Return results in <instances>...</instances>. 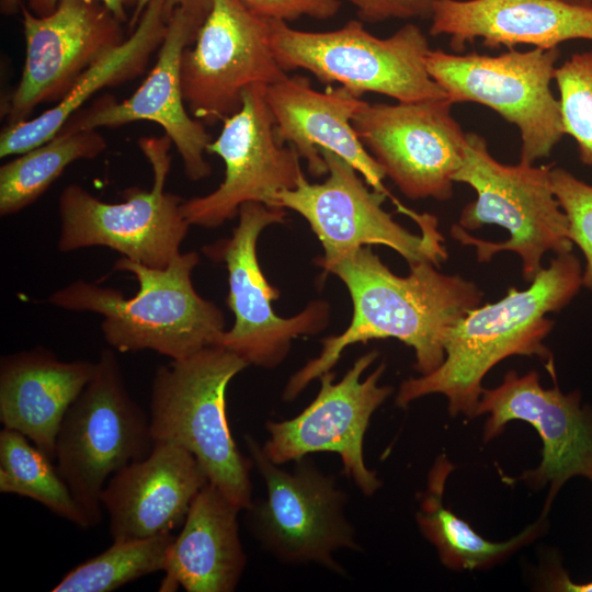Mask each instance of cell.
<instances>
[{
    "label": "cell",
    "instance_id": "cell-22",
    "mask_svg": "<svg viewBox=\"0 0 592 592\" xmlns=\"http://www.w3.org/2000/svg\"><path fill=\"white\" fill-rule=\"evenodd\" d=\"M430 19V35H449L455 53L477 38L491 49L519 44L550 49L567 41H592V7L559 0H437Z\"/></svg>",
    "mask_w": 592,
    "mask_h": 592
},
{
    "label": "cell",
    "instance_id": "cell-8",
    "mask_svg": "<svg viewBox=\"0 0 592 592\" xmlns=\"http://www.w3.org/2000/svg\"><path fill=\"white\" fill-rule=\"evenodd\" d=\"M152 446L149 415L132 398L115 351L102 350L92 378L61 421L54 457L92 527L102 520L109 479Z\"/></svg>",
    "mask_w": 592,
    "mask_h": 592
},
{
    "label": "cell",
    "instance_id": "cell-37",
    "mask_svg": "<svg viewBox=\"0 0 592 592\" xmlns=\"http://www.w3.org/2000/svg\"><path fill=\"white\" fill-rule=\"evenodd\" d=\"M21 0H2V12L5 14L14 13L21 7Z\"/></svg>",
    "mask_w": 592,
    "mask_h": 592
},
{
    "label": "cell",
    "instance_id": "cell-9",
    "mask_svg": "<svg viewBox=\"0 0 592 592\" xmlns=\"http://www.w3.org/2000/svg\"><path fill=\"white\" fill-rule=\"evenodd\" d=\"M171 145L166 134L139 138L152 185L124 190L119 203L103 202L79 184L67 185L58 200V250L106 247L151 267L167 266L181 252L191 226L182 213L184 200L166 191Z\"/></svg>",
    "mask_w": 592,
    "mask_h": 592
},
{
    "label": "cell",
    "instance_id": "cell-33",
    "mask_svg": "<svg viewBox=\"0 0 592 592\" xmlns=\"http://www.w3.org/2000/svg\"><path fill=\"white\" fill-rule=\"evenodd\" d=\"M350 3L358 20L379 23L390 19L431 18L437 0H340Z\"/></svg>",
    "mask_w": 592,
    "mask_h": 592
},
{
    "label": "cell",
    "instance_id": "cell-36",
    "mask_svg": "<svg viewBox=\"0 0 592 592\" xmlns=\"http://www.w3.org/2000/svg\"><path fill=\"white\" fill-rule=\"evenodd\" d=\"M547 587L554 591L592 592V581L587 583L572 582L562 570H555L547 579Z\"/></svg>",
    "mask_w": 592,
    "mask_h": 592
},
{
    "label": "cell",
    "instance_id": "cell-2",
    "mask_svg": "<svg viewBox=\"0 0 592 592\" xmlns=\"http://www.w3.org/2000/svg\"><path fill=\"white\" fill-rule=\"evenodd\" d=\"M582 267L576 254H556L523 291L511 286L496 303L469 310L451 330L445 356L433 372L403 380L395 402L405 408L429 395L447 399L451 415L474 418L482 380L501 361L537 356L550 376L554 357L544 340L554 327L546 315L570 304L582 287Z\"/></svg>",
    "mask_w": 592,
    "mask_h": 592
},
{
    "label": "cell",
    "instance_id": "cell-3",
    "mask_svg": "<svg viewBox=\"0 0 592 592\" xmlns=\"http://www.w3.org/2000/svg\"><path fill=\"white\" fill-rule=\"evenodd\" d=\"M200 263L195 251L180 252L167 266L151 267L124 257L113 266L130 273L138 292L122 291L77 280L54 292L48 301L66 310L103 317L105 342L121 353L144 350L180 361L213 345L225 332V317L194 288L192 273Z\"/></svg>",
    "mask_w": 592,
    "mask_h": 592
},
{
    "label": "cell",
    "instance_id": "cell-1",
    "mask_svg": "<svg viewBox=\"0 0 592 592\" xmlns=\"http://www.w3.org/2000/svg\"><path fill=\"white\" fill-rule=\"evenodd\" d=\"M316 263L344 283L353 316L341 334L322 339L319 355L291 376L283 391L286 401L332 371L348 346L369 340L397 339L413 349L420 375L433 372L444 360L451 330L483 297L474 281L444 274L430 262L410 265L409 274L399 276L371 246L334 259L320 257Z\"/></svg>",
    "mask_w": 592,
    "mask_h": 592
},
{
    "label": "cell",
    "instance_id": "cell-24",
    "mask_svg": "<svg viewBox=\"0 0 592 592\" xmlns=\"http://www.w3.org/2000/svg\"><path fill=\"white\" fill-rule=\"evenodd\" d=\"M241 510L209 481L194 498L169 548L160 592H232L247 565Z\"/></svg>",
    "mask_w": 592,
    "mask_h": 592
},
{
    "label": "cell",
    "instance_id": "cell-5",
    "mask_svg": "<svg viewBox=\"0 0 592 592\" xmlns=\"http://www.w3.org/2000/svg\"><path fill=\"white\" fill-rule=\"evenodd\" d=\"M247 366L220 345L161 365L152 377L149 412L153 443H173L192 453L208 481L240 510L253 501V463L242 455L231 434L226 392Z\"/></svg>",
    "mask_w": 592,
    "mask_h": 592
},
{
    "label": "cell",
    "instance_id": "cell-20",
    "mask_svg": "<svg viewBox=\"0 0 592 592\" xmlns=\"http://www.w3.org/2000/svg\"><path fill=\"white\" fill-rule=\"evenodd\" d=\"M265 98L274 118L275 135L293 146L314 177L328 173L320 149H327L353 166L374 190L386 193L385 172L367 151L352 119L366 101L344 87L318 91L303 76H285L266 86Z\"/></svg>",
    "mask_w": 592,
    "mask_h": 592
},
{
    "label": "cell",
    "instance_id": "cell-16",
    "mask_svg": "<svg viewBox=\"0 0 592 592\" xmlns=\"http://www.w3.org/2000/svg\"><path fill=\"white\" fill-rule=\"evenodd\" d=\"M265 88H247L240 109L223 121L218 137L207 146L208 153L223 160L225 177L213 192L183 201L191 226L217 228L248 202L278 207V193L294 189L304 174L297 150L276 138Z\"/></svg>",
    "mask_w": 592,
    "mask_h": 592
},
{
    "label": "cell",
    "instance_id": "cell-23",
    "mask_svg": "<svg viewBox=\"0 0 592 592\" xmlns=\"http://www.w3.org/2000/svg\"><path fill=\"white\" fill-rule=\"evenodd\" d=\"M94 371L95 362L61 361L42 346L2 356L0 422L54 459L61 421Z\"/></svg>",
    "mask_w": 592,
    "mask_h": 592
},
{
    "label": "cell",
    "instance_id": "cell-14",
    "mask_svg": "<svg viewBox=\"0 0 592 592\" xmlns=\"http://www.w3.org/2000/svg\"><path fill=\"white\" fill-rule=\"evenodd\" d=\"M447 98L366 102L352 125L367 151L410 200L447 201L467 143Z\"/></svg>",
    "mask_w": 592,
    "mask_h": 592
},
{
    "label": "cell",
    "instance_id": "cell-17",
    "mask_svg": "<svg viewBox=\"0 0 592 592\" xmlns=\"http://www.w3.org/2000/svg\"><path fill=\"white\" fill-rule=\"evenodd\" d=\"M554 387L540 385L539 375L531 371L519 375L505 373L494 388H483L475 417L488 414L483 426L486 442L498 436L515 420L534 426L542 442V462L516 480L533 488L549 486L543 510L546 516L562 486L572 477L592 481V408L581 403L579 390L563 392L556 377Z\"/></svg>",
    "mask_w": 592,
    "mask_h": 592
},
{
    "label": "cell",
    "instance_id": "cell-15",
    "mask_svg": "<svg viewBox=\"0 0 592 592\" xmlns=\"http://www.w3.org/2000/svg\"><path fill=\"white\" fill-rule=\"evenodd\" d=\"M377 356V351L363 354L338 383L332 371L323 373L317 396L300 413L269 420V437L262 445L267 457L283 465L314 453H335L344 474L364 496H373L382 480L366 466L363 443L372 415L392 392L390 386L379 385L384 363L362 379Z\"/></svg>",
    "mask_w": 592,
    "mask_h": 592
},
{
    "label": "cell",
    "instance_id": "cell-6",
    "mask_svg": "<svg viewBox=\"0 0 592 592\" xmlns=\"http://www.w3.org/2000/svg\"><path fill=\"white\" fill-rule=\"evenodd\" d=\"M270 39L284 71L304 69L352 93H378L397 102L447 98L426 68L431 50L422 30L407 23L392 35L371 34L361 20L327 32H307L270 20Z\"/></svg>",
    "mask_w": 592,
    "mask_h": 592
},
{
    "label": "cell",
    "instance_id": "cell-11",
    "mask_svg": "<svg viewBox=\"0 0 592 592\" xmlns=\"http://www.w3.org/2000/svg\"><path fill=\"white\" fill-rule=\"evenodd\" d=\"M328 178L310 183L305 173L297 185L277 195V205L303 216L323 248V259H334L355 249L382 244L395 250L407 263L446 261L444 238L434 215L412 214L420 234H412L383 208L386 193L372 189L358 171L337 153L320 149Z\"/></svg>",
    "mask_w": 592,
    "mask_h": 592
},
{
    "label": "cell",
    "instance_id": "cell-25",
    "mask_svg": "<svg viewBox=\"0 0 592 592\" xmlns=\"http://www.w3.org/2000/svg\"><path fill=\"white\" fill-rule=\"evenodd\" d=\"M172 11L169 0H150L128 37L93 62L60 101L2 129L0 157L22 155L50 140L94 93L141 75L164 39Z\"/></svg>",
    "mask_w": 592,
    "mask_h": 592
},
{
    "label": "cell",
    "instance_id": "cell-18",
    "mask_svg": "<svg viewBox=\"0 0 592 592\" xmlns=\"http://www.w3.org/2000/svg\"><path fill=\"white\" fill-rule=\"evenodd\" d=\"M20 9L26 53L21 79L2 109L8 124L60 101L93 62L125 39L123 23L94 0H61L44 16L23 3Z\"/></svg>",
    "mask_w": 592,
    "mask_h": 592
},
{
    "label": "cell",
    "instance_id": "cell-12",
    "mask_svg": "<svg viewBox=\"0 0 592 592\" xmlns=\"http://www.w3.org/2000/svg\"><path fill=\"white\" fill-rule=\"evenodd\" d=\"M286 210L262 203L240 206L238 225L228 238L203 247L212 260L224 262L228 271L227 306L235 316L225 330L220 346L231 351L248 365L274 368L287 356L292 341L300 335L316 334L330 318V305L314 300L299 314L282 318L272 308L280 297L262 272L257 257L258 239L267 226L285 223Z\"/></svg>",
    "mask_w": 592,
    "mask_h": 592
},
{
    "label": "cell",
    "instance_id": "cell-26",
    "mask_svg": "<svg viewBox=\"0 0 592 592\" xmlns=\"http://www.w3.org/2000/svg\"><path fill=\"white\" fill-rule=\"evenodd\" d=\"M453 470L454 466L445 455L435 459L415 514L421 533L436 548L443 565L455 570L489 568L542 533L543 515L509 540L496 543L483 538L443 503L446 481Z\"/></svg>",
    "mask_w": 592,
    "mask_h": 592
},
{
    "label": "cell",
    "instance_id": "cell-31",
    "mask_svg": "<svg viewBox=\"0 0 592 592\" xmlns=\"http://www.w3.org/2000/svg\"><path fill=\"white\" fill-rule=\"evenodd\" d=\"M554 193L569 224V237L581 250L585 267L582 286L592 292V185L561 167H553Z\"/></svg>",
    "mask_w": 592,
    "mask_h": 592
},
{
    "label": "cell",
    "instance_id": "cell-35",
    "mask_svg": "<svg viewBox=\"0 0 592 592\" xmlns=\"http://www.w3.org/2000/svg\"><path fill=\"white\" fill-rule=\"evenodd\" d=\"M150 0H138L128 22V30L133 31ZM171 5L180 8L203 24L207 18L212 0H169Z\"/></svg>",
    "mask_w": 592,
    "mask_h": 592
},
{
    "label": "cell",
    "instance_id": "cell-4",
    "mask_svg": "<svg viewBox=\"0 0 592 592\" xmlns=\"http://www.w3.org/2000/svg\"><path fill=\"white\" fill-rule=\"evenodd\" d=\"M553 167L504 164L492 157L483 136L467 133L454 182L469 185L477 197L463 207L452 237L475 247L480 263L502 251L516 253L523 278L531 283L544 267L547 252L566 253L573 247L567 216L553 190Z\"/></svg>",
    "mask_w": 592,
    "mask_h": 592
},
{
    "label": "cell",
    "instance_id": "cell-32",
    "mask_svg": "<svg viewBox=\"0 0 592 592\" xmlns=\"http://www.w3.org/2000/svg\"><path fill=\"white\" fill-rule=\"evenodd\" d=\"M250 10L270 20L291 22L301 16L327 20L334 16L340 0H241Z\"/></svg>",
    "mask_w": 592,
    "mask_h": 592
},
{
    "label": "cell",
    "instance_id": "cell-10",
    "mask_svg": "<svg viewBox=\"0 0 592 592\" xmlns=\"http://www.w3.org/2000/svg\"><path fill=\"white\" fill-rule=\"evenodd\" d=\"M560 54L559 47L512 48L497 56L431 49L426 68L453 104L478 103L515 125L520 161L534 163L548 158L566 135L560 102L550 89Z\"/></svg>",
    "mask_w": 592,
    "mask_h": 592
},
{
    "label": "cell",
    "instance_id": "cell-13",
    "mask_svg": "<svg viewBox=\"0 0 592 592\" xmlns=\"http://www.w3.org/2000/svg\"><path fill=\"white\" fill-rule=\"evenodd\" d=\"M270 19L241 0H212L210 11L181 59V83L190 114L205 125L236 113L243 91L286 76L273 53Z\"/></svg>",
    "mask_w": 592,
    "mask_h": 592
},
{
    "label": "cell",
    "instance_id": "cell-27",
    "mask_svg": "<svg viewBox=\"0 0 592 592\" xmlns=\"http://www.w3.org/2000/svg\"><path fill=\"white\" fill-rule=\"evenodd\" d=\"M98 129L62 128L54 138L0 168V215L16 214L33 204L72 162L93 159L106 149Z\"/></svg>",
    "mask_w": 592,
    "mask_h": 592
},
{
    "label": "cell",
    "instance_id": "cell-21",
    "mask_svg": "<svg viewBox=\"0 0 592 592\" xmlns=\"http://www.w3.org/2000/svg\"><path fill=\"white\" fill-rule=\"evenodd\" d=\"M208 482L187 449L155 442L150 453L115 473L101 494L113 542L171 533Z\"/></svg>",
    "mask_w": 592,
    "mask_h": 592
},
{
    "label": "cell",
    "instance_id": "cell-30",
    "mask_svg": "<svg viewBox=\"0 0 592 592\" xmlns=\"http://www.w3.org/2000/svg\"><path fill=\"white\" fill-rule=\"evenodd\" d=\"M555 81L565 132L576 140L580 161L592 166V49L565 60Z\"/></svg>",
    "mask_w": 592,
    "mask_h": 592
},
{
    "label": "cell",
    "instance_id": "cell-28",
    "mask_svg": "<svg viewBox=\"0 0 592 592\" xmlns=\"http://www.w3.org/2000/svg\"><path fill=\"white\" fill-rule=\"evenodd\" d=\"M52 458L22 433L0 431V491L30 498L80 528L91 523Z\"/></svg>",
    "mask_w": 592,
    "mask_h": 592
},
{
    "label": "cell",
    "instance_id": "cell-19",
    "mask_svg": "<svg viewBox=\"0 0 592 592\" xmlns=\"http://www.w3.org/2000/svg\"><path fill=\"white\" fill-rule=\"evenodd\" d=\"M201 25L189 13L174 8L155 66L139 88L119 102L107 94L99 98L86 111L77 112L62 128H115L132 122H153L170 138L191 181L210 175L212 167L205 153L212 137L206 125L189 114L181 83L183 52L194 42Z\"/></svg>",
    "mask_w": 592,
    "mask_h": 592
},
{
    "label": "cell",
    "instance_id": "cell-7",
    "mask_svg": "<svg viewBox=\"0 0 592 592\" xmlns=\"http://www.w3.org/2000/svg\"><path fill=\"white\" fill-rule=\"evenodd\" d=\"M244 442L265 486V498L253 500L244 510L252 536L283 563H316L344 574L334 554L360 549L355 527L345 514L346 492L310 455L286 470L267 457L252 435L247 434Z\"/></svg>",
    "mask_w": 592,
    "mask_h": 592
},
{
    "label": "cell",
    "instance_id": "cell-34",
    "mask_svg": "<svg viewBox=\"0 0 592 592\" xmlns=\"http://www.w3.org/2000/svg\"><path fill=\"white\" fill-rule=\"evenodd\" d=\"M61 0H27L25 7L35 15L44 16L52 13ZM105 5L123 24L129 22L138 0H94ZM132 15V14H130Z\"/></svg>",
    "mask_w": 592,
    "mask_h": 592
},
{
    "label": "cell",
    "instance_id": "cell-29",
    "mask_svg": "<svg viewBox=\"0 0 592 592\" xmlns=\"http://www.w3.org/2000/svg\"><path fill=\"white\" fill-rule=\"evenodd\" d=\"M174 536L169 534L113 544L81 562L52 589L53 592H111L141 577L163 571Z\"/></svg>",
    "mask_w": 592,
    "mask_h": 592
},
{
    "label": "cell",
    "instance_id": "cell-38",
    "mask_svg": "<svg viewBox=\"0 0 592 592\" xmlns=\"http://www.w3.org/2000/svg\"><path fill=\"white\" fill-rule=\"evenodd\" d=\"M569 4L580 5V7H592V0H559Z\"/></svg>",
    "mask_w": 592,
    "mask_h": 592
}]
</instances>
